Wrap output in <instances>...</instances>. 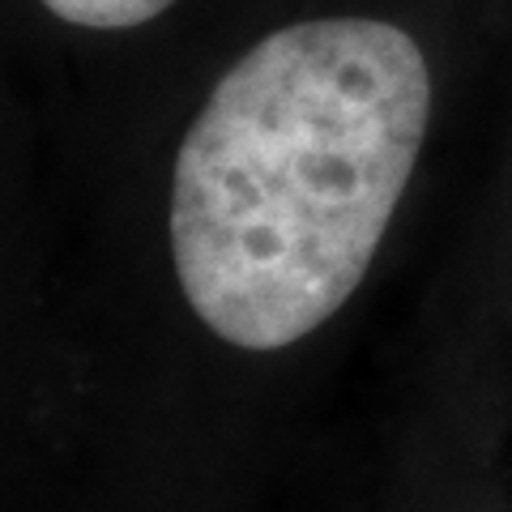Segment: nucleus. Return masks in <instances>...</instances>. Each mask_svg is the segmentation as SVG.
<instances>
[{
	"instance_id": "f257e3e1",
	"label": "nucleus",
	"mask_w": 512,
	"mask_h": 512,
	"mask_svg": "<svg viewBox=\"0 0 512 512\" xmlns=\"http://www.w3.org/2000/svg\"><path fill=\"white\" fill-rule=\"evenodd\" d=\"M431 116L427 60L372 18L248 47L184 133L171 184L180 291L222 342L282 350L363 282Z\"/></svg>"
},
{
	"instance_id": "f03ea898",
	"label": "nucleus",
	"mask_w": 512,
	"mask_h": 512,
	"mask_svg": "<svg viewBox=\"0 0 512 512\" xmlns=\"http://www.w3.org/2000/svg\"><path fill=\"white\" fill-rule=\"evenodd\" d=\"M175 0H43L47 13H56L60 22L86 26V30H128L158 18L171 9Z\"/></svg>"
}]
</instances>
